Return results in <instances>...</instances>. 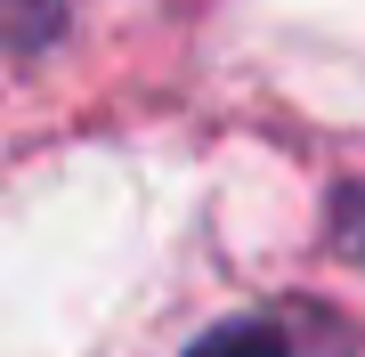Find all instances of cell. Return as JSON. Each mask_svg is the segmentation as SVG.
<instances>
[{"mask_svg": "<svg viewBox=\"0 0 365 357\" xmlns=\"http://www.w3.org/2000/svg\"><path fill=\"white\" fill-rule=\"evenodd\" d=\"M187 357H292V333L268 325V317H235V325H220V333H203Z\"/></svg>", "mask_w": 365, "mask_h": 357, "instance_id": "6da1fadb", "label": "cell"}]
</instances>
